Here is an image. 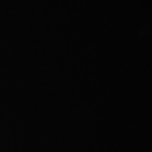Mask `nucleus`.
Returning a JSON list of instances; mask_svg holds the SVG:
<instances>
[]
</instances>
